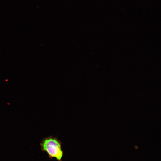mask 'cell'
Wrapping results in <instances>:
<instances>
[{
    "instance_id": "cell-1",
    "label": "cell",
    "mask_w": 161,
    "mask_h": 161,
    "mask_svg": "<svg viewBox=\"0 0 161 161\" xmlns=\"http://www.w3.org/2000/svg\"><path fill=\"white\" fill-rule=\"evenodd\" d=\"M41 150L47 152L49 158L61 161L63 155L61 143L57 138L50 136L43 139L40 143Z\"/></svg>"
}]
</instances>
